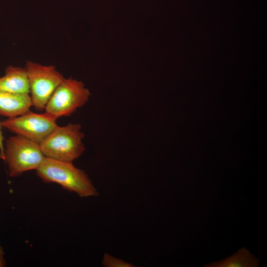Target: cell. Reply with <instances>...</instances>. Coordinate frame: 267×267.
<instances>
[{
  "label": "cell",
  "mask_w": 267,
  "mask_h": 267,
  "mask_svg": "<svg viewBox=\"0 0 267 267\" xmlns=\"http://www.w3.org/2000/svg\"><path fill=\"white\" fill-rule=\"evenodd\" d=\"M36 172L38 176L44 182L58 184L81 197L98 194L85 171L76 168L72 162L45 157Z\"/></svg>",
  "instance_id": "6da1fadb"
},
{
  "label": "cell",
  "mask_w": 267,
  "mask_h": 267,
  "mask_svg": "<svg viewBox=\"0 0 267 267\" xmlns=\"http://www.w3.org/2000/svg\"><path fill=\"white\" fill-rule=\"evenodd\" d=\"M0 91L29 94V81L25 68L11 65L7 67L4 75L0 77Z\"/></svg>",
  "instance_id": "ba28073f"
},
{
  "label": "cell",
  "mask_w": 267,
  "mask_h": 267,
  "mask_svg": "<svg viewBox=\"0 0 267 267\" xmlns=\"http://www.w3.org/2000/svg\"><path fill=\"white\" fill-rule=\"evenodd\" d=\"M102 264L105 267H131L133 266L121 259L115 258L108 255L105 254Z\"/></svg>",
  "instance_id": "30bf717a"
},
{
  "label": "cell",
  "mask_w": 267,
  "mask_h": 267,
  "mask_svg": "<svg viewBox=\"0 0 267 267\" xmlns=\"http://www.w3.org/2000/svg\"><path fill=\"white\" fill-rule=\"evenodd\" d=\"M1 126L0 123V158L3 160L4 158V138L1 131Z\"/></svg>",
  "instance_id": "8fae6325"
},
{
  "label": "cell",
  "mask_w": 267,
  "mask_h": 267,
  "mask_svg": "<svg viewBox=\"0 0 267 267\" xmlns=\"http://www.w3.org/2000/svg\"><path fill=\"white\" fill-rule=\"evenodd\" d=\"M31 106L30 94L0 91V116L17 117L30 110Z\"/></svg>",
  "instance_id": "52a82bcc"
},
{
  "label": "cell",
  "mask_w": 267,
  "mask_h": 267,
  "mask_svg": "<svg viewBox=\"0 0 267 267\" xmlns=\"http://www.w3.org/2000/svg\"><path fill=\"white\" fill-rule=\"evenodd\" d=\"M90 96L89 89L82 82L72 78H64L48 101L45 112L56 119L69 116L85 105Z\"/></svg>",
  "instance_id": "277c9868"
},
{
  "label": "cell",
  "mask_w": 267,
  "mask_h": 267,
  "mask_svg": "<svg viewBox=\"0 0 267 267\" xmlns=\"http://www.w3.org/2000/svg\"><path fill=\"white\" fill-rule=\"evenodd\" d=\"M25 68L32 106L39 111L44 110L52 94L65 78L53 65L27 61Z\"/></svg>",
  "instance_id": "5b68a950"
},
{
  "label": "cell",
  "mask_w": 267,
  "mask_h": 267,
  "mask_svg": "<svg viewBox=\"0 0 267 267\" xmlns=\"http://www.w3.org/2000/svg\"><path fill=\"white\" fill-rule=\"evenodd\" d=\"M259 260L246 249L243 248L222 260L212 262L206 267H257Z\"/></svg>",
  "instance_id": "9c48e42d"
},
{
  "label": "cell",
  "mask_w": 267,
  "mask_h": 267,
  "mask_svg": "<svg viewBox=\"0 0 267 267\" xmlns=\"http://www.w3.org/2000/svg\"><path fill=\"white\" fill-rule=\"evenodd\" d=\"M40 144L23 136L15 135L4 143V158L9 176L17 177L22 173L37 170L44 160Z\"/></svg>",
  "instance_id": "3957f363"
},
{
  "label": "cell",
  "mask_w": 267,
  "mask_h": 267,
  "mask_svg": "<svg viewBox=\"0 0 267 267\" xmlns=\"http://www.w3.org/2000/svg\"><path fill=\"white\" fill-rule=\"evenodd\" d=\"M55 117L45 112L38 114L29 110L17 117L1 122L2 127L10 132L40 144L58 126Z\"/></svg>",
  "instance_id": "8992f818"
},
{
  "label": "cell",
  "mask_w": 267,
  "mask_h": 267,
  "mask_svg": "<svg viewBox=\"0 0 267 267\" xmlns=\"http://www.w3.org/2000/svg\"><path fill=\"white\" fill-rule=\"evenodd\" d=\"M4 252L2 247L0 245V267L6 266L5 260L4 258Z\"/></svg>",
  "instance_id": "7c38bea8"
},
{
  "label": "cell",
  "mask_w": 267,
  "mask_h": 267,
  "mask_svg": "<svg viewBox=\"0 0 267 267\" xmlns=\"http://www.w3.org/2000/svg\"><path fill=\"white\" fill-rule=\"evenodd\" d=\"M81 128L79 124L57 126L40 144L45 157L67 162L78 159L85 150Z\"/></svg>",
  "instance_id": "7a4b0ae2"
}]
</instances>
